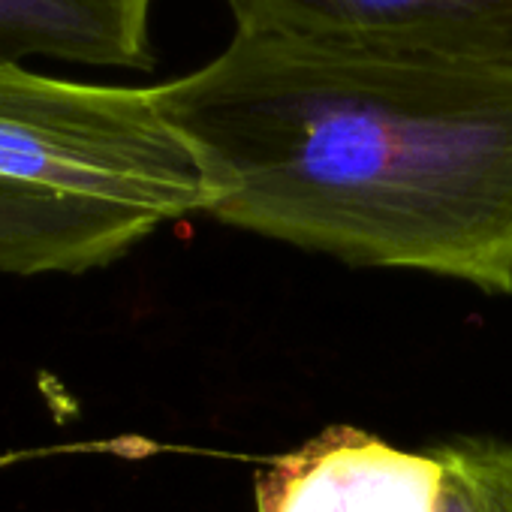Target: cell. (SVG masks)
Returning a JSON list of instances; mask_svg holds the SVG:
<instances>
[{
  "label": "cell",
  "mask_w": 512,
  "mask_h": 512,
  "mask_svg": "<svg viewBox=\"0 0 512 512\" xmlns=\"http://www.w3.org/2000/svg\"><path fill=\"white\" fill-rule=\"evenodd\" d=\"M151 97L217 223L512 293V70L235 31Z\"/></svg>",
  "instance_id": "obj_1"
},
{
  "label": "cell",
  "mask_w": 512,
  "mask_h": 512,
  "mask_svg": "<svg viewBox=\"0 0 512 512\" xmlns=\"http://www.w3.org/2000/svg\"><path fill=\"white\" fill-rule=\"evenodd\" d=\"M0 178L145 217L205 214L208 190L151 88L0 67Z\"/></svg>",
  "instance_id": "obj_2"
},
{
  "label": "cell",
  "mask_w": 512,
  "mask_h": 512,
  "mask_svg": "<svg viewBox=\"0 0 512 512\" xmlns=\"http://www.w3.org/2000/svg\"><path fill=\"white\" fill-rule=\"evenodd\" d=\"M235 31L512 70V0H223Z\"/></svg>",
  "instance_id": "obj_3"
},
{
  "label": "cell",
  "mask_w": 512,
  "mask_h": 512,
  "mask_svg": "<svg viewBox=\"0 0 512 512\" xmlns=\"http://www.w3.org/2000/svg\"><path fill=\"white\" fill-rule=\"evenodd\" d=\"M443 455L407 452L335 425L272 458L256 476V512H446Z\"/></svg>",
  "instance_id": "obj_4"
},
{
  "label": "cell",
  "mask_w": 512,
  "mask_h": 512,
  "mask_svg": "<svg viewBox=\"0 0 512 512\" xmlns=\"http://www.w3.org/2000/svg\"><path fill=\"white\" fill-rule=\"evenodd\" d=\"M157 232L145 217L0 178V272L85 275Z\"/></svg>",
  "instance_id": "obj_5"
},
{
  "label": "cell",
  "mask_w": 512,
  "mask_h": 512,
  "mask_svg": "<svg viewBox=\"0 0 512 512\" xmlns=\"http://www.w3.org/2000/svg\"><path fill=\"white\" fill-rule=\"evenodd\" d=\"M154 0H0V67L52 58L151 73Z\"/></svg>",
  "instance_id": "obj_6"
},
{
  "label": "cell",
  "mask_w": 512,
  "mask_h": 512,
  "mask_svg": "<svg viewBox=\"0 0 512 512\" xmlns=\"http://www.w3.org/2000/svg\"><path fill=\"white\" fill-rule=\"evenodd\" d=\"M449 467L446 512H512V446L461 437L437 446Z\"/></svg>",
  "instance_id": "obj_7"
}]
</instances>
